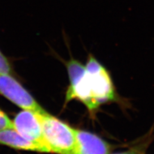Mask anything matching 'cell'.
<instances>
[{
    "label": "cell",
    "instance_id": "obj_1",
    "mask_svg": "<svg viewBox=\"0 0 154 154\" xmlns=\"http://www.w3.org/2000/svg\"><path fill=\"white\" fill-rule=\"evenodd\" d=\"M43 136L51 152L72 154L75 147V129L48 113L36 112Z\"/></svg>",
    "mask_w": 154,
    "mask_h": 154
},
{
    "label": "cell",
    "instance_id": "obj_2",
    "mask_svg": "<svg viewBox=\"0 0 154 154\" xmlns=\"http://www.w3.org/2000/svg\"><path fill=\"white\" fill-rule=\"evenodd\" d=\"M69 76L70 85L66 93V102L75 98L84 103L90 112H93L99 107L94 100L85 66L78 60L71 59L67 63Z\"/></svg>",
    "mask_w": 154,
    "mask_h": 154
},
{
    "label": "cell",
    "instance_id": "obj_3",
    "mask_svg": "<svg viewBox=\"0 0 154 154\" xmlns=\"http://www.w3.org/2000/svg\"><path fill=\"white\" fill-rule=\"evenodd\" d=\"M93 97L99 105L115 98L112 80L108 72L93 55H90L85 66Z\"/></svg>",
    "mask_w": 154,
    "mask_h": 154
},
{
    "label": "cell",
    "instance_id": "obj_4",
    "mask_svg": "<svg viewBox=\"0 0 154 154\" xmlns=\"http://www.w3.org/2000/svg\"><path fill=\"white\" fill-rule=\"evenodd\" d=\"M0 94L24 110L46 112L32 96L9 74L0 75Z\"/></svg>",
    "mask_w": 154,
    "mask_h": 154
},
{
    "label": "cell",
    "instance_id": "obj_5",
    "mask_svg": "<svg viewBox=\"0 0 154 154\" xmlns=\"http://www.w3.org/2000/svg\"><path fill=\"white\" fill-rule=\"evenodd\" d=\"M13 124L14 128L22 136L44 148L46 152H51L45 141L41 125L36 112L23 109L16 116Z\"/></svg>",
    "mask_w": 154,
    "mask_h": 154
},
{
    "label": "cell",
    "instance_id": "obj_6",
    "mask_svg": "<svg viewBox=\"0 0 154 154\" xmlns=\"http://www.w3.org/2000/svg\"><path fill=\"white\" fill-rule=\"evenodd\" d=\"M76 143L72 154H109V144L96 135L75 129Z\"/></svg>",
    "mask_w": 154,
    "mask_h": 154
},
{
    "label": "cell",
    "instance_id": "obj_7",
    "mask_svg": "<svg viewBox=\"0 0 154 154\" xmlns=\"http://www.w3.org/2000/svg\"><path fill=\"white\" fill-rule=\"evenodd\" d=\"M0 144L19 150L46 152L44 148L24 137L14 128L0 131Z\"/></svg>",
    "mask_w": 154,
    "mask_h": 154
},
{
    "label": "cell",
    "instance_id": "obj_8",
    "mask_svg": "<svg viewBox=\"0 0 154 154\" xmlns=\"http://www.w3.org/2000/svg\"><path fill=\"white\" fill-rule=\"evenodd\" d=\"M7 128H14L13 122L9 119L5 113L0 109V131Z\"/></svg>",
    "mask_w": 154,
    "mask_h": 154
},
{
    "label": "cell",
    "instance_id": "obj_9",
    "mask_svg": "<svg viewBox=\"0 0 154 154\" xmlns=\"http://www.w3.org/2000/svg\"><path fill=\"white\" fill-rule=\"evenodd\" d=\"M11 72V66L2 52L0 50V75H8Z\"/></svg>",
    "mask_w": 154,
    "mask_h": 154
},
{
    "label": "cell",
    "instance_id": "obj_10",
    "mask_svg": "<svg viewBox=\"0 0 154 154\" xmlns=\"http://www.w3.org/2000/svg\"><path fill=\"white\" fill-rule=\"evenodd\" d=\"M114 154H144V153L143 151L139 150V149H131V150L126 151V152L114 153Z\"/></svg>",
    "mask_w": 154,
    "mask_h": 154
}]
</instances>
